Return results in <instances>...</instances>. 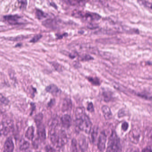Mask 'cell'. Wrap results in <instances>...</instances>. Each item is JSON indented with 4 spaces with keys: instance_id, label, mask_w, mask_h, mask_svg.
Instances as JSON below:
<instances>
[{
    "instance_id": "cell-1",
    "label": "cell",
    "mask_w": 152,
    "mask_h": 152,
    "mask_svg": "<svg viewBox=\"0 0 152 152\" xmlns=\"http://www.w3.org/2000/svg\"><path fill=\"white\" fill-rule=\"evenodd\" d=\"M76 125L78 129L89 133L92 130V124L88 116L85 113L84 108L79 107L76 111Z\"/></svg>"
},
{
    "instance_id": "cell-2",
    "label": "cell",
    "mask_w": 152,
    "mask_h": 152,
    "mask_svg": "<svg viewBox=\"0 0 152 152\" xmlns=\"http://www.w3.org/2000/svg\"><path fill=\"white\" fill-rule=\"evenodd\" d=\"M122 146L120 139L115 131L112 132L109 138L108 148L106 152H121Z\"/></svg>"
},
{
    "instance_id": "cell-3",
    "label": "cell",
    "mask_w": 152,
    "mask_h": 152,
    "mask_svg": "<svg viewBox=\"0 0 152 152\" xmlns=\"http://www.w3.org/2000/svg\"><path fill=\"white\" fill-rule=\"evenodd\" d=\"M73 15L76 17H83L86 20L92 21L99 20L101 17L100 15L96 13L90 12H84L80 10L74 11Z\"/></svg>"
},
{
    "instance_id": "cell-4",
    "label": "cell",
    "mask_w": 152,
    "mask_h": 152,
    "mask_svg": "<svg viewBox=\"0 0 152 152\" xmlns=\"http://www.w3.org/2000/svg\"><path fill=\"white\" fill-rule=\"evenodd\" d=\"M13 129V123L10 120L3 122L0 124V135L6 136Z\"/></svg>"
},
{
    "instance_id": "cell-5",
    "label": "cell",
    "mask_w": 152,
    "mask_h": 152,
    "mask_svg": "<svg viewBox=\"0 0 152 152\" xmlns=\"http://www.w3.org/2000/svg\"><path fill=\"white\" fill-rule=\"evenodd\" d=\"M21 18V17L17 14L6 15L3 17L4 21L10 25L19 24Z\"/></svg>"
},
{
    "instance_id": "cell-6",
    "label": "cell",
    "mask_w": 152,
    "mask_h": 152,
    "mask_svg": "<svg viewBox=\"0 0 152 152\" xmlns=\"http://www.w3.org/2000/svg\"><path fill=\"white\" fill-rule=\"evenodd\" d=\"M68 142V137L65 132L63 130H58V140L57 147H61Z\"/></svg>"
},
{
    "instance_id": "cell-7",
    "label": "cell",
    "mask_w": 152,
    "mask_h": 152,
    "mask_svg": "<svg viewBox=\"0 0 152 152\" xmlns=\"http://www.w3.org/2000/svg\"><path fill=\"white\" fill-rule=\"evenodd\" d=\"M107 136L104 132H101L98 139V148L101 152H103L105 149Z\"/></svg>"
},
{
    "instance_id": "cell-8",
    "label": "cell",
    "mask_w": 152,
    "mask_h": 152,
    "mask_svg": "<svg viewBox=\"0 0 152 152\" xmlns=\"http://www.w3.org/2000/svg\"><path fill=\"white\" fill-rule=\"evenodd\" d=\"M42 24L44 26L49 28L56 29L59 27L58 21L52 18L46 19L42 22Z\"/></svg>"
},
{
    "instance_id": "cell-9",
    "label": "cell",
    "mask_w": 152,
    "mask_h": 152,
    "mask_svg": "<svg viewBox=\"0 0 152 152\" xmlns=\"http://www.w3.org/2000/svg\"><path fill=\"white\" fill-rule=\"evenodd\" d=\"M49 135L50 141L54 145L57 147L58 140V131L57 130L56 128H51L50 130Z\"/></svg>"
},
{
    "instance_id": "cell-10",
    "label": "cell",
    "mask_w": 152,
    "mask_h": 152,
    "mask_svg": "<svg viewBox=\"0 0 152 152\" xmlns=\"http://www.w3.org/2000/svg\"><path fill=\"white\" fill-rule=\"evenodd\" d=\"M79 145L81 151L82 152H85L88 149V141L85 136L82 135L80 136L79 140Z\"/></svg>"
},
{
    "instance_id": "cell-11",
    "label": "cell",
    "mask_w": 152,
    "mask_h": 152,
    "mask_svg": "<svg viewBox=\"0 0 152 152\" xmlns=\"http://www.w3.org/2000/svg\"><path fill=\"white\" fill-rule=\"evenodd\" d=\"M129 139L132 143L137 144L139 142L140 137V134L139 131L137 130H133L130 132L129 136Z\"/></svg>"
},
{
    "instance_id": "cell-12",
    "label": "cell",
    "mask_w": 152,
    "mask_h": 152,
    "mask_svg": "<svg viewBox=\"0 0 152 152\" xmlns=\"http://www.w3.org/2000/svg\"><path fill=\"white\" fill-rule=\"evenodd\" d=\"M4 152H13L14 149V144L12 139L9 137L6 140L4 146Z\"/></svg>"
},
{
    "instance_id": "cell-13",
    "label": "cell",
    "mask_w": 152,
    "mask_h": 152,
    "mask_svg": "<svg viewBox=\"0 0 152 152\" xmlns=\"http://www.w3.org/2000/svg\"><path fill=\"white\" fill-rule=\"evenodd\" d=\"M37 134L38 139L40 141H43L46 139V133L44 125L41 124L37 126Z\"/></svg>"
},
{
    "instance_id": "cell-14",
    "label": "cell",
    "mask_w": 152,
    "mask_h": 152,
    "mask_svg": "<svg viewBox=\"0 0 152 152\" xmlns=\"http://www.w3.org/2000/svg\"><path fill=\"white\" fill-rule=\"evenodd\" d=\"M61 121L63 127L66 129H68L72 125V118L71 116L68 114L64 115L62 117Z\"/></svg>"
},
{
    "instance_id": "cell-15",
    "label": "cell",
    "mask_w": 152,
    "mask_h": 152,
    "mask_svg": "<svg viewBox=\"0 0 152 152\" xmlns=\"http://www.w3.org/2000/svg\"><path fill=\"white\" fill-rule=\"evenodd\" d=\"M46 92L50 93L54 95H57L60 93L61 90L54 84H50L46 88Z\"/></svg>"
},
{
    "instance_id": "cell-16",
    "label": "cell",
    "mask_w": 152,
    "mask_h": 152,
    "mask_svg": "<svg viewBox=\"0 0 152 152\" xmlns=\"http://www.w3.org/2000/svg\"><path fill=\"white\" fill-rule=\"evenodd\" d=\"M102 111L105 119L107 120H110L112 118V112L110 108L106 105H104L102 107Z\"/></svg>"
},
{
    "instance_id": "cell-17",
    "label": "cell",
    "mask_w": 152,
    "mask_h": 152,
    "mask_svg": "<svg viewBox=\"0 0 152 152\" xmlns=\"http://www.w3.org/2000/svg\"><path fill=\"white\" fill-rule=\"evenodd\" d=\"M72 106V100L70 98H66L63 102L62 110L65 112V111L71 110Z\"/></svg>"
},
{
    "instance_id": "cell-18",
    "label": "cell",
    "mask_w": 152,
    "mask_h": 152,
    "mask_svg": "<svg viewBox=\"0 0 152 152\" xmlns=\"http://www.w3.org/2000/svg\"><path fill=\"white\" fill-rule=\"evenodd\" d=\"M34 129L33 126L29 127L25 133V137L28 140L32 141L34 137Z\"/></svg>"
},
{
    "instance_id": "cell-19",
    "label": "cell",
    "mask_w": 152,
    "mask_h": 152,
    "mask_svg": "<svg viewBox=\"0 0 152 152\" xmlns=\"http://www.w3.org/2000/svg\"><path fill=\"white\" fill-rule=\"evenodd\" d=\"M87 80L92 84L94 85L99 86L101 82L100 81V79L98 78L95 77H88L87 78Z\"/></svg>"
},
{
    "instance_id": "cell-20",
    "label": "cell",
    "mask_w": 152,
    "mask_h": 152,
    "mask_svg": "<svg viewBox=\"0 0 152 152\" xmlns=\"http://www.w3.org/2000/svg\"><path fill=\"white\" fill-rule=\"evenodd\" d=\"M98 133V128L97 127H94L92 130V134H91V141L93 143H95L97 137Z\"/></svg>"
},
{
    "instance_id": "cell-21",
    "label": "cell",
    "mask_w": 152,
    "mask_h": 152,
    "mask_svg": "<svg viewBox=\"0 0 152 152\" xmlns=\"http://www.w3.org/2000/svg\"><path fill=\"white\" fill-rule=\"evenodd\" d=\"M29 146V142L25 141V140H23V141H21V142L19 149L21 151H25V150H27Z\"/></svg>"
},
{
    "instance_id": "cell-22",
    "label": "cell",
    "mask_w": 152,
    "mask_h": 152,
    "mask_svg": "<svg viewBox=\"0 0 152 152\" xmlns=\"http://www.w3.org/2000/svg\"><path fill=\"white\" fill-rule=\"evenodd\" d=\"M77 142L75 138L72 140L71 145V152H78Z\"/></svg>"
},
{
    "instance_id": "cell-23",
    "label": "cell",
    "mask_w": 152,
    "mask_h": 152,
    "mask_svg": "<svg viewBox=\"0 0 152 152\" xmlns=\"http://www.w3.org/2000/svg\"><path fill=\"white\" fill-rule=\"evenodd\" d=\"M103 98L104 100L106 102H108L111 100L112 99V93L110 92H105L103 93Z\"/></svg>"
},
{
    "instance_id": "cell-24",
    "label": "cell",
    "mask_w": 152,
    "mask_h": 152,
    "mask_svg": "<svg viewBox=\"0 0 152 152\" xmlns=\"http://www.w3.org/2000/svg\"><path fill=\"white\" fill-rule=\"evenodd\" d=\"M35 15L37 19L41 20L44 17H46L47 14L45 13L42 10L37 9L36 10Z\"/></svg>"
},
{
    "instance_id": "cell-25",
    "label": "cell",
    "mask_w": 152,
    "mask_h": 152,
    "mask_svg": "<svg viewBox=\"0 0 152 152\" xmlns=\"http://www.w3.org/2000/svg\"><path fill=\"white\" fill-rule=\"evenodd\" d=\"M42 119H43V115L41 113H39L35 116L34 120L37 126H38L42 124Z\"/></svg>"
},
{
    "instance_id": "cell-26",
    "label": "cell",
    "mask_w": 152,
    "mask_h": 152,
    "mask_svg": "<svg viewBox=\"0 0 152 152\" xmlns=\"http://www.w3.org/2000/svg\"><path fill=\"white\" fill-rule=\"evenodd\" d=\"M68 2L70 5H84L85 2L84 1H66V2Z\"/></svg>"
},
{
    "instance_id": "cell-27",
    "label": "cell",
    "mask_w": 152,
    "mask_h": 152,
    "mask_svg": "<svg viewBox=\"0 0 152 152\" xmlns=\"http://www.w3.org/2000/svg\"><path fill=\"white\" fill-rule=\"evenodd\" d=\"M9 101L1 94H0V105H6L8 104Z\"/></svg>"
},
{
    "instance_id": "cell-28",
    "label": "cell",
    "mask_w": 152,
    "mask_h": 152,
    "mask_svg": "<svg viewBox=\"0 0 152 152\" xmlns=\"http://www.w3.org/2000/svg\"><path fill=\"white\" fill-rule=\"evenodd\" d=\"M141 2V4L144 5L145 7L147 8L150 10H152V4L150 2L148 1H139Z\"/></svg>"
},
{
    "instance_id": "cell-29",
    "label": "cell",
    "mask_w": 152,
    "mask_h": 152,
    "mask_svg": "<svg viewBox=\"0 0 152 152\" xmlns=\"http://www.w3.org/2000/svg\"><path fill=\"white\" fill-rule=\"evenodd\" d=\"M80 58L81 60L83 61H88L93 60L92 57L90 56L89 54H84L81 56Z\"/></svg>"
},
{
    "instance_id": "cell-30",
    "label": "cell",
    "mask_w": 152,
    "mask_h": 152,
    "mask_svg": "<svg viewBox=\"0 0 152 152\" xmlns=\"http://www.w3.org/2000/svg\"><path fill=\"white\" fill-rule=\"evenodd\" d=\"M42 34H37L36 35L34 36L32 38L31 40L30 41V42H33V43H35V42H37L40 39L42 38Z\"/></svg>"
},
{
    "instance_id": "cell-31",
    "label": "cell",
    "mask_w": 152,
    "mask_h": 152,
    "mask_svg": "<svg viewBox=\"0 0 152 152\" xmlns=\"http://www.w3.org/2000/svg\"><path fill=\"white\" fill-rule=\"evenodd\" d=\"M87 110L89 112H94V106H93V104L92 102L89 103L88 104V107H87Z\"/></svg>"
},
{
    "instance_id": "cell-32",
    "label": "cell",
    "mask_w": 152,
    "mask_h": 152,
    "mask_svg": "<svg viewBox=\"0 0 152 152\" xmlns=\"http://www.w3.org/2000/svg\"><path fill=\"white\" fill-rule=\"evenodd\" d=\"M19 4L20 5L21 8H25L27 4V2L26 1H18Z\"/></svg>"
},
{
    "instance_id": "cell-33",
    "label": "cell",
    "mask_w": 152,
    "mask_h": 152,
    "mask_svg": "<svg viewBox=\"0 0 152 152\" xmlns=\"http://www.w3.org/2000/svg\"><path fill=\"white\" fill-rule=\"evenodd\" d=\"M122 130L124 131H126L129 128V124L127 122H125L122 124V126H121Z\"/></svg>"
},
{
    "instance_id": "cell-34",
    "label": "cell",
    "mask_w": 152,
    "mask_h": 152,
    "mask_svg": "<svg viewBox=\"0 0 152 152\" xmlns=\"http://www.w3.org/2000/svg\"><path fill=\"white\" fill-rule=\"evenodd\" d=\"M125 115V111L124 109H121L120 110L119 112H118V117H124Z\"/></svg>"
},
{
    "instance_id": "cell-35",
    "label": "cell",
    "mask_w": 152,
    "mask_h": 152,
    "mask_svg": "<svg viewBox=\"0 0 152 152\" xmlns=\"http://www.w3.org/2000/svg\"><path fill=\"white\" fill-rule=\"evenodd\" d=\"M46 152H54L53 149L50 146H46Z\"/></svg>"
},
{
    "instance_id": "cell-36",
    "label": "cell",
    "mask_w": 152,
    "mask_h": 152,
    "mask_svg": "<svg viewBox=\"0 0 152 152\" xmlns=\"http://www.w3.org/2000/svg\"><path fill=\"white\" fill-rule=\"evenodd\" d=\"M142 152H152L151 148L150 147H147V148L144 149L142 150Z\"/></svg>"
}]
</instances>
